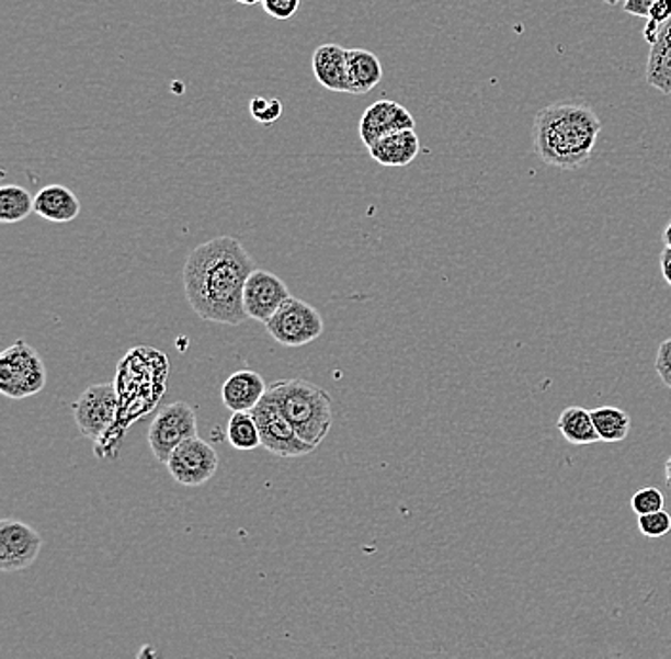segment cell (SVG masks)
<instances>
[{
  "label": "cell",
  "instance_id": "obj_13",
  "mask_svg": "<svg viewBox=\"0 0 671 659\" xmlns=\"http://www.w3.org/2000/svg\"><path fill=\"white\" fill-rule=\"evenodd\" d=\"M315 80L336 94H351L348 48L340 44H321L311 58Z\"/></svg>",
  "mask_w": 671,
  "mask_h": 659
},
{
  "label": "cell",
  "instance_id": "obj_2",
  "mask_svg": "<svg viewBox=\"0 0 671 659\" xmlns=\"http://www.w3.org/2000/svg\"><path fill=\"white\" fill-rule=\"evenodd\" d=\"M601 118L584 103H554L534 116V152L547 167L577 170L591 159Z\"/></svg>",
  "mask_w": 671,
  "mask_h": 659
},
{
  "label": "cell",
  "instance_id": "obj_11",
  "mask_svg": "<svg viewBox=\"0 0 671 659\" xmlns=\"http://www.w3.org/2000/svg\"><path fill=\"white\" fill-rule=\"evenodd\" d=\"M288 297L291 291L281 276L265 269H254L244 286V311L249 319L265 325Z\"/></svg>",
  "mask_w": 671,
  "mask_h": 659
},
{
  "label": "cell",
  "instance_id": "obj_30",
  "mask_svg": "<svg viewBox=\"0 0 671 659\" xmlns=\"http://www.w3.org/2000/svg\"><path fill=\"white\" fill-rule=\"evenodd\" d=\"M660 31H662V25L649 20L647 25H645V30H642V37H645V41L652 46V44L657 43L658 37H660Z\"/></svg>",
  "mask_w": 671,
  "mask_h": 659
},
{
  "label": "cell",
  "instance_id": "obj_24",
  "mask_svg": "<svg viewBox=\"0 0 671 659\" xmlns=\"http://www.w3.org/2000/svg\"><path fill=\"white\" fill-rule=\"evenodd\" d=\"M632 509L637 516L662 511L664 509V493L660 492L658 488H652V486L642 488L639 492L634 493Z\"/></svg>",
  "mask_w": 671,
  "mask_h": 659
},
{
  "label": "cell",
  "instance_id": "obj_29",
  "mask_svg": "<svg viewBox=\"0 0 671 659\" xmlns=\"http://www.w3.org/2000/svg\"><path fill=\"white\" fill-rule=\"evenodd\" d=\"M655 4V0H626L624 2V12L637 18H647L649 20L650 7Z\"/></svg>",
  "mask_w": 671,
  "mask_h": 659
},
{
  "label": "cell",
  "instance_id": "obj_17",
  "mask_svg": "<svg viewBox=\"0 0 671 659\" xmlns=\"http://www.w3.org/2000/svg\"><path fill=\"white\" fill-rule=\"evenodd\" d=\"M348 69H350L351 94H368L384 79V69L378 56L365 48L348 50Z\"/></svg>",
  "mask_w": 671,
  "mask_h": 659
},
{
  "label": "cell",
  "instance_id": "obj_22",
  "mask_svg": "<svg viewBox=\"0 0 671 659\" xmlns=\"http://www.w3.org/2000/svg\"><path fill=\"white\" fill-rule=\"evenodd\" d=\"M226 439L239 452H254L260 448L262 436L252 412H234L227 421Z\"/></svg>",
  "mask_w": 671,
  "mask_h": 659
},
{
  "label": "cell",
  "instance_id": "obj_35",
  "mask_svg": "<svg viewBox=\"0 0 671 659\" xmlns=\"http://www.w3.org/2000/svg\"><path fill=\"white\" fill-rule=\"evenodd\" d=\"M606 4H609V7H618V4H621L622 0H605Z\"/></svg>",
  "mask_w": 671,
  "mask_h": 659
},
{
  "label": "cell",
  "instance_id": "obj_31",
  "mask_svg": "<svg viewBox=\"0 0 671 659\" xmlns=\"http://www.w3.org/2000/svg\"><path fill=\"white\" fill-rule=\"evenodd\" d=\"M660 271L666 283L671 286V248H664V252L660 255Z\"/></svg>",
  "mask_w": 671,
  "mask_h": 659
},
{
  "label": "cell",
  "instance_id": "obj_27",
  "mask_svg": "<svg viewBox=\"0 0 671 659\" xmlns=\"http://www.w3.org/2000/svg\"><path fill=\"white\" fill-rule=\"evenodd\" d=\"M655 368H657V374L662 379V384L671 389V338L660 343Z\"/></svg>",
  "mask_w": 671,
  "mask_h": 659
},
{
  "label": "cell",
  "instance_id": "obj_19",
  "mask_svg": "<svg viewBox=\"0 0 671 659\" xmlns=\"http://www.w3.org/2000/svg\"><path fill=\"white\" fill-rule=\"evenodd\" d=\"M557 429L561 431L562 439L575 446H588L601 441L595 423L591 420L590 410H584L580 406L565 408L557 420Z\"/></svg>",
  "mask_w": 671,
  "mask_h": 659
},
{
  "label": "cell",
  "instance_id": "obj_21",
  "mask_svg": "<svg viewBox=\"0 0 671 659\" xmlns=\"http://www.w3.org/2000/svg\"><path fill=\"white\" fill-rule=\"evenodd\" d=\"M35 212V196L22 185H4L0 189V221L20 224Z\"/></svg>",
  "mask_w": 671,
  "mask_h": 659
},
{
  "label": "cell",
  "instance_id": "obj_23",
  "mask_svg": "<svg viewBox=\"0 0 671 659\" xmlns=\"http://www.w3.org/2000/svg\"><path fill=\"white\" fill-rule=\"evenodd\" d=\"M250 115H252L255 123L270 126V124L277 123L281 115H283V103L277 98L255 95V98L250 100Z\"/></svg>",
  "mask_w": 671,
  "mask_h": 659
},
{
  "label": "cell",
  "instance_id": "obj_28",
  "mask_svg": "<svg viewBox=\"0 0 671 659\" xmlns=\"http://www.w3.org/2000/svg\"><path fill=\"white\" fill-rule=\"evenodd\" d=\"M649 20L660 23V25L670 22L671 0H655V4L650 7Z\"/></svg>",
  "mask_w": 671,
  "mask_h": 659
},
{
  "label": "cell",
  "instance_id": "obj_34",
  "mask_svg": "<svg viewBox=\"0 0 671 659\" xmlns=\"http://www.w3.org/2000/svg\"><path fill=\"white\" fill-rule=\"evenodd\" d=\"M235 2H239L242 7H255V4H260L263 0H235Z\"/></svg>",
  "mask_w": 671,
  "mask_h": 659
},
{
  "label": "cell",
  "instance_id": "obj_20",
  "mask_svg": "<svg viewBox=\"0 0 671 659\" xmlns=\"http://www.w3.org/2000/svg\"><path fill=\"white\" fill-rule=\"evenodd\" d=\"M599 439L603 442L626 441L632 429V418L618 406H599L590 410Z\"/></svg>",
  "mask_w": 671,
  "mask_h": 659
},
{
  "label": "cell",
  "instance_id": "obj_1",
  "mask_svg": "<svg viewBox=\"0 0 671 659\" xmlns=\"http://www.w3.org/2000/svg\"><path fill=\"white\" fill-rule=\"evenodd\" d=\"M255 263L235 237H216L191 250L183 265V291L198 319L241 327L244 286Z\"/></svg>",
  "mask_w": 671,
  "mask_h": 659
},
{
  "label": "cell",
  "instance_id": "obj_14",
  "mask_svg": "<svg viewBox=\"0 0 671 659\" xmlns=\"http://www.w3.org/2000/svg\"><path fill=\"white\" fill-rule=\"evenodd\" d=\"M268 389L270 385L254 370H237L221 385V402L231 412H252Z\"/></svg>",
  "mask_w": 671,
  "mask_h": 659
},
{
  "label": "cell",
  "instance_id": "obj_25",
  "mask_svg": "<svg viewBox=\"0 0 671 659\" xmlns=\"http://www.w3.org/2000/svg\"><path fill=\"white\" fill-rule=\"evenodd\" d=\"M639 532L647 537H662L671 532V514L662 509L657 513L639 516Z\"/></svg>",
  "mask_w": 671,
  "mask_h": 659
},
{
  "label": "cell",
  "instance_id": "obj_26",
  "mask_svg": "<svg viewBox=\"0 0 671 659\" xmlns=\"http://www.w3.org/2000/svg\"><path fill=\"white\" fill-rule=\"evenodd\" d=\"M299 2L302 0H263L262 7L265 14L277 20V22H286L298 12Z\"/></svg>",
  "mask_w": 671,
  "mask_h": 659
},
{
  "label": "cell",
  "instance_id": "obj_4",
  "mask_svg": "<svg viewBox=\"0 0 671 659\" xmlns=\"http://www.w3.org/2000/svg\"><path fill=\"white\" fill-rule=\"evenodd\" d=\"M48 374L43 356L27 341L18 340L0 355V393L12 400L30 399L43 391Z\"/></svg>",
  "mask_w": 671,
  "mask_h": 659
},
{
  "label": "cell",
  "instance_id": "obj_12",
  "mask_svg": "<svg viewBox=\"0 0 671 659\" xmlns=\"http://www.w3.org/2000/svg\"><path fill=\"white\" fill-rule=\"evenodd\" d=\"M414 128H417V121L407 107H402L401 103L391 102V100H379V102H374L371 107H366L365 113L361 116L359 136H361L363 146L368 149L389 134L414 130Z\"/></svg>",
  "mask_w": 671,
  "mask_h": 659
},
{
  "label": "cell",
  "instance_id": "obj_18",
  "mask_svg": "<svg viewBox=\"0 0 671 659\" xmlns=\"http://www.w3.org/2000/svg\"><path fill=\"white\" fill-rule=\"evenodd\" d=\"M647 80L662 94H671V20L662 25L660 37L650 46Z\"/></svg>",
  "mask_w": 671,
  "mask_h": 659
},
{
  "label": "cell",
  "instance_id": "obj_3",
  "mask_svg": "<svg viewBox=\"0 0 671 659\" xmlns=\"http://www.w3.org/2000/svg\"><path fill=\"white\" fill-rule=\"evenodd\" d=\"M271 399L277 402L299 439L319 448L334 421V402L329 393L306 379H277L270 385Z\"/></svg>",
  "mask_w": 671,
  "mask_h": 659
},
{
  "label": "cell",
  "instance_id": "obj_7",
  "mask_svg": "<svg viewBox=\"0 0 671 659\" xmlns=\"http://www.w3.org/2000/svg\"><path fill=\"white\" fill-rule=\"evenodd\" d=\"M252 416L260 429L263 448L273 456L304 457L317 450L299 439L293 423L286 420L285 413L278 408L277 402L271 399L270 393L263 397L260 405L255 406Z\"/></svg>",
  "mask_w": 671,
  "mask_h": 659
},
{
  "label": "cell",
  "instance_id": "obj_33",
  "mask_svg": "<svg viewBox=\"0 0 671 659\" xmlns=\"http://www.w3.org/2000/svg\"><path fill=\"white\" fill-rule=\"evenodd\" d=\"M666 482L671 488V456L668 457V462H666Z\"/></svg>",
  "mask_w": 671,
  "mask_h": 659
},
{
  "label": "cell",
  "instance_id": "obj_10",
  "mask_svg": "<svg viewBox=\"0 0 671 659\" xmlns=\"http://www.w3.org/2000/svg\"><path fill=\"white\" fill-rule=\"evenodd\" d=\"M43 537L30 524L15 519L0 521V570L22 572L37 563L43 550Z\"/></svg>",
  "mask_w": 671,
  "mask_h": 659
},
{
  "label": "cell",
  "instance_id": "obj_5",
  "mask_svg": "<svg viewBox=\"0 0 671 659\" xmlns=\"http://www.w3.org/2000/svg\"><path fill=\"white\" fill-rule=\"evenodd\" d=\"M271 338L285 348H304L321 338L325 320L314 305L291 296L268 322Z\"/></svg>",
  "mask_w": 671,
  "mask_h": 659
},
{
  "label": "cell",
  "instance_id": "obj_32",
  "mask_svg": "<svg viewBox=\"0 0 671 659\" xmlns=\"http://www.w3.org/2000/svg\"><path fill=\"white\" fill-rule=\"evenodd\" d=\"M662 239H664L666 248H671V221L666 227L664 235H662Z\"/></svg>",
  "mask_w": 671,
  "mask_h": 659
},
{
  "label": "cell",
  "instance_id": "obj_6",
  "mask_svg": "<svg viewBox=\"0 0 671 659\" xmlns=\"http://www.w3.org/2000/svg\"><path fill=\"white\" fill-rule=\"evenodd\" d=\"M193 436H198L197 410L190 402L178 400L157 412L149 425L147 442L153 456L167 464L172 452Z\"/></svg>",
  "mask_w": 671,
  "mask_h": 659
},
{
  "label": "cell",
  "instance_id": "obj_9",
  "mask_svg": "<svg viewBox=\"0 0 671 659\" xmlns=\"http://www.w3.org/2000/svg\"><path fill=\"white\" fill-rule=\"evenodd\" d=\"M167 469L178 485L187 488L205 486L218 473V452L208 442L193 436L182 442L168 457Z\"/></svg>",
  "mask_w": 671,
  "mask_h": 659
},
{
  "label": "cell",
  "instance_id": "obj_16",
  "mask_svg": "<svg viewBox=\"0 0 671 659\" xmlns=\"http://www.w3.org/2000/svg\"><path fill=\"white\" fill-rule=\"evenodd\" d=\"M420 152V138L414 130H402L389 134L386 138L368 147V155L382 167H409Z\"/></svg>",
  "mask_w": 671,
  "mask_h": 659
},
{
  "label": "cell",
  "instance_id": "obj_8",
  "mask_svg": "<svg viewBox=\"0 0 671 659\" xmlns=\"http://www.w3.org/2000/svg\"><path fill=\"white\" fill-rule=\"evenodd\" d=\"M118 412V391L113 384L90 385L73 402L77 429L84 439L98 441L107 433Z\"/></svg>",
  "mask_w": 671,
  "mask_h": 659
},
{
  "label": "cell",
  "instance_id": "obj_15",
  "mask_svg": "<svg viewBox=\"0 0 671 659\" xmlns=\"http://www.w3.org/2000/svg\"><path fill=\"white\" fill-rule=\"evenodd\" d=\"M35 214L50 224H71L81 214V201L66 185H46L35 195Z\"/></svg>",
  "mask_w": 671,
  "mask_h": 659
}]
</instances>
